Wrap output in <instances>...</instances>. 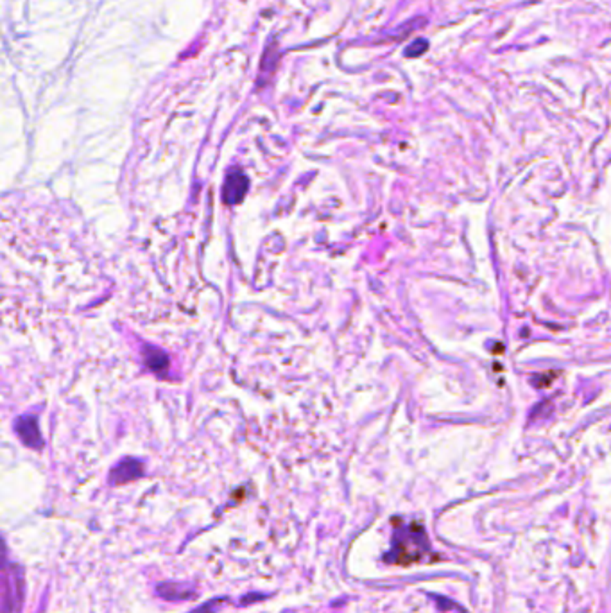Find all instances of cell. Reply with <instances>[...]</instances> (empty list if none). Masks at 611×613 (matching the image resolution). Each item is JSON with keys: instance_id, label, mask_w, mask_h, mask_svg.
Wrapping results in <instances>:
<instances>
[{"instance_id": "6da1fadb", "label": "cell", "mask_w": 611, "mask_h": 613, "mask_svg": "<svg viewBox=\"0 0 611 613\" xmlns=\"http://www.w3.org/2000/svg\"><path fill=\"white\" fill-rule=\"evenodd\" d=\"M425 550H429V541L425 529L416 524L407 527H398L392 536V550L386 556L389 563H412L421 559Z\"/></svg>"}, {"instance_id": "7a4b0ae2", "label": "cell", "mask_w": 611, "mask_h": 613, "mask_svg": "<svg viewBox=\"0 0 611 613\" xmlns=\"http://www.w3.org/2000/svg\"><path fill=\"white\" fill-rule=\"evenodd\" d=\"M246 191H247L246 174L242 173V171H238V169H235V171H232V173L228 174L226 182H224L223 186L224 203L238 204L242 200H244Z\"/></svg>"}, {"instance_id": "3957f363", "label": "cell", "mask_w": 611, "mask_h": 613, "mask_svg": "<svg viewBox=\"0 0 611 613\" xmlns=\"http://www.w3.org/2000/svg\"><path fill=\"white\" fill-rule=\"evenodd\" d=\"M142 473H144V470H142L140 461H137V459H126V461H122V463L117 464L111 470L110 482L111 484H124V482L133 481V479H138Z\"/></svg>"}, {"instance_id": "277c9868", "label": "cell", "mask_w": 611, "mask_h": 613, "mask_svg": "<svg viewBox=\"0 0 611 613\" xmlns=\"http://www.w3.org/2000/svg\"><path fill=\"white\" fill-rule=\"evenodd\" d=\"M16 432H19V436L22 438L23 443L32 447V449H41V445H43L38 423L32 416H22V418L16 422Z\"/></svg>"}, {"instance_id": "5b68a950", "label": "cell", "mask_w": 611, "mask_h": 613, "mask_svg": "<svg viewBox=\"0 0 611 613\" xmlns=\"http://www.w3.org/2000/svg\"><path fill=\"white\" fill-rule=\"evenodd\" d=\"M158 594L164 597V599L169 601H181L192 597L194 590L188 588V585H178V583H167V585L158 586Z\"/></svg>"}, {"instance_id": "8992f818", "label": "cell", "mask_w": 611, "mask_h": 613, "mask_svg": "<svg viewBox=\"0 0 611 613\" xmlns=\"http://www.w3.org/2000/svg\"><path fill=\"white\" fill-rule=\"evenodd\" d=\"M146 363L153 372H164L167 368V355L162 350H156V348H147L146 350Z\"/></svg>"}, {"instance_id": "52a82bcc", "label": "cell", "mask_w": 611, "mask_h": 613, "mask_svg": "<svg viewBox=\"0 0 611 613\" xmlns=\"http://www.w3.org/2000/svg\"><path fill=\"white\" fill-rule=\"evenodd\" d=\"M429 49V41L427 40H416L412 45H409L406 49L407 58H416V56H421L425 50Z\"/></svg>"}]
</instances>
